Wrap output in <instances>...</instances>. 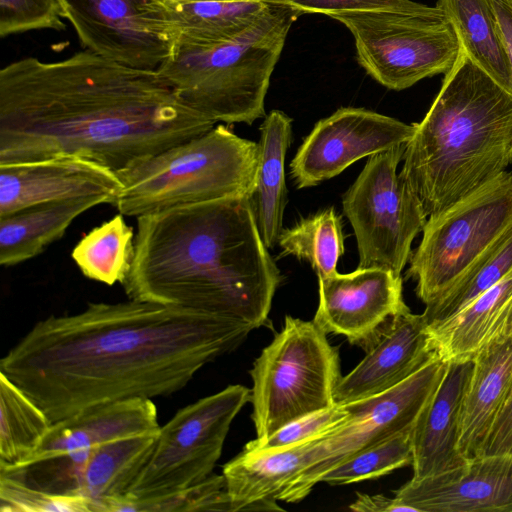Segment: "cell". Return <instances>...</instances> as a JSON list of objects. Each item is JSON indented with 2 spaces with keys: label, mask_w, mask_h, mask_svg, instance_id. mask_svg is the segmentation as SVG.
Instances as JSON below:
<instances>
[{
  "label": "cell",
  "mask_w": 512,
  "mask_h": 512,
  "mask_svg": "<svg viewBox=\"0 0 512 512\" xmlns=\"http://www.w3.org/2000/svg\"><path fill=\"white\" fill-rule=\"evenodd\" d=\"M254 329L180 306L89 303L38 321L1 358L0 372L54 423L101 404L176 393Z\"/></svg>",
  "instance_id": "1"
},
{
  "label": "cell",
  "mask_w": 512,
  "mask_h": 512,
  "mask_svg": "<svg viewBox=\"0 0 512 512\" xmlns=\"http://www.w3.org/2000/svg\"><path fill=\"white\" fill-rule=\"evenodd\" d=\"M215 124L157 70L89 50L56 62L26 57L0 71V164L79 155L118 172Z\"/></svg>",
  "instance_id": "2"
},
{
  "label": "cell",
  "mask_w": 512,
  "mask_h": 512,
  "mask_svg": "<svg viewBox=\"0 0 512 512\" xmlns=\"http://www.w3.org/2000/svg\"><path fill=\"white\" fill-rule=\"evenodd\" d=\"M251 197L182 205L137 217L129 299L180 306L267 326L282 275L268 253Z\"/></svg>",
  "instance_id": "3"
},
{
  "label": "cell",
  "mask_w": 512,
  "mask_h": 512,
  "mask_svg": "<svg viewBox=\"0 0 512 512\" xmlns=\"http://www.w3.org/2000/svg\"><path fill=\"white\" fill-rule=\"evenodd\" d=\"M405 146L400 175L433 216L512 164V92L460 47Z\"/></svg>",
  "instance_id": "4"
},
{
  "label": "cell",
  "mask_w": 512,
  "mask_h": 512,
  "mask_svg": "<svg viewBox=\"0 0 512 512\" xmlns=\"http://www.w3.org/2000/svg\"><path fill=\"white\" fill-rule=\"evenodd\" d=\"M257 168L258 142L220 124L118 171L122 188L114 206L137 218L182 205L251 197Z\"/></svg>",
  "instance_id": "5"
},
{
  "label": "cell",
  "mask_w": 512,
  "mask_h": 512,
  "mask_svg": "<svg viewBox=\"0 0 512 512\" xmlns=\"http://www.w3.org/2000/svg\"><path fill=\"white\" fill-rule=\"evenodd\" d=\"M286 38L199 44L178 38L156 69L190 108L226 124L266 116L265 98Z\"/></svg>",
  "instance_id": "6"
},
{
  "label": "cell",
  "mask_w": 512,
  "mask_h": 512,
  "mask_svg": "<svg viewBox=\"0 0 512 512\" xmlns=\"http://www.w3.org/2000/svg\"><path fill=\"white\" fill-rule=\"evenodd\" d=\"M314 322L286 315L284 326L249 371L257 439L335 404L341 379L338 348Z\"/></svg>",
  "instance_id": "7"
},
{
  "label": "cell",
  "mask_w": 512,
  "mask_h": 512,
  "mask_svg": "<svg viewBox=\"0 0 512 512\" xmlns=\"http://www.w3.org/2000/svg\"><path fill=\"white\" fill-rule=\"evenodd\" d=\"M512 228V173L504 171L442 211L429 216L411 253L408 278L425 304L437 299Z\"/></svg>",
  "instance_id": "8"
},
{
  "label": "cell",
  "mask_w": 512,
  "mask_h": 512,
  "mask_svg": "<svg viewBox=\"0 0 512 512\" xmlns=\"http://www.w3.org/2000/svg\"><path fill=\"white\" fill-rule=\"evenodd\" d=\"M250 400L251 390L235 384L179 409L160 426L153 451L124 498L159 500L208 478L234 418Z\"/></svg>",
  "instance_id": "9"
},
{
  "label": "cell",
  "mask_w": 512,
  "mask_h": 512,
  "mask_svg": "<svg viewBox=\"0 0 512 512\" xmlns=\"http://www.w3.org/2000/svg\"><path fill=\"white\" fill-rule=\"evenodd\" d=\"M332 19L351 32L359 65L390 90L446 74L459 53L458 36L445 16L352 11Z\"/></svg>",
  "instance_id": "10"
},
{
  "label": "cell",
  "mask_w": 512,
  "mask_h": 512,
  "mask_svg": "<svg viewBox=\"0 0 512 512\" xmlns=\"http://www.w3.org/2000/svg\"><path fill=\"white\" fill-rule=\"evenodd\" d=\"M406 144L368 158L343 194L342 207L356 238L358 267L382 268L401 275L411 245L428 216L404 178L397 173Z\"/></svg>",
  "instance_id": "11"
},
{
  "label": "cell",
  "mask_w": 512,
  "mask_h": 512,
  "mask_svg": "<svg viewBox=\"0 0 512 512\" xmlns=\"http://www.w3.org/2000/svg\"><path fill=\"white\" fill-rule=\"evenodd\" d=\"M448 362L437 355L392 389L346 404L348 417L313 444L306 466L284 491L281 501L297 503L334 467L355 453L401 431L414 428L440 385Z\"/></svg>",
  "instance_id": "12"
},
{
  "label": "cell",
  "mask_w": 512,
  "mask_h": 512,
  "mask_svg": "<svg viewBox=\"0 0 512 512\" xmlns=\"http://www.w3.org/2000/svg\"><path fill=\"white\" fill-rule=\"evenodd\" d=\"M87 50L126 66L156 70L179 33L166 0H62Z\"/></svg>",
  "instance_id": "13"
},
{
  "label": "cell",
  "mask_w": 512,
  "mask_h": 512,
  "mask_svg": "<svg viewBox=\"0 0 512 512\" xmlns=\"http://www.w3.org/2000/svg\"><path fill=\"white\" fill-rule=\"evenodd\" d=\"M416 124L365 108L342 107L319 120L290 163L298 189L329 180L364 157L407 144Z\"/></svg>",
  "instance_id": "14"
},
{
  "label": "cell",
  "mask_w": 512,
  "mask_h": 512,
  "mask_svg": "<svg viewBox=\"0 0 512 512\" xmlns=\"http://www.w3.org/2000/svg\"><path fill=\"white\" fill-rule=\"evenodd\" d=\"M319 304L313 322L326 334L343 335L366 349L386 323L407 307L401 275L358 267L318 276Z\"/></svg>",
  "instance_id": "15"
},
{
  "label": "cell",
  "mask_w": 512,
  "mask_h": 512,
  "mask_svg": "<svg viewBox=\"0 0 512 512\" xmlns=\"http://www.w3.org/2000/svg\"><path fill=\"white\" fill-rule=\"evenodd\" d=\"M122 188L117 172L79 155L0 164V217L25 208L99 196L114 205Z\"/></svg>",
  "instance_id": "16"
},
{
  "label": "cell",
  "mask_w": 512,
  "mask_h": 512,
  "mask_svg": "<svg viewBox=\"0 0 512 512\" xmlns=\"http://www.w3.org/2000/svg\"><path fill=\"white\" fill-rule=\"evenodd\" d=\"M366 355L334 392L339 405L380 395L399 385L439 355L423 314L407 306L395 314L365 349Z\"/></svg>",
  "instance_id": "17"
},
{
  "label": "cell",
  "mask_w": 512,
  "mask_h": 512,
  "mask_svg": "<svg viewBox=\"0 0 512 512\" xmlns=\"http://www.w3.org/2000/svg\"><path fill=\"white\" fill-rule=\"evenodd\" d=\"M393 493L412 512H512V455H483Z\"/></svg>",
  "instance_id": "18"
},
{
  "label": "cell",
  "mask_w": 512,
  "mask_h": 512,
  "mask_svg": "<svg viewBox=\"0 0 512 512\" xmlns=\"http://www.w3.org/2000/svg\"><path fill=\"white\" fill-rule=\"evenodd\" d=\"M178 38L192 43L263 42L287 37L298 12L264 0L185 2L166 0Z\"/></svg>",
  "instance_id": "19"
},
{
  "label": "cell",
  "mask_w": 512,
  "mask_h": 512,
  "mask_svg": "<svg viewBox=\"0 0 512 512\" xmlns=\"http://www.w3.org/2000/svg\"><path fill=\"white\" fill-rule=\"evenodd\" d=\"M157 408L152 399L131 398L101 404L51 424L39 448L19 467L34 462L89 451L92 447L132 436L158 433Z\"/></svg>",
  "instance_id": "20"
},
{
  "label": "cell",
  "mask_w": 512,
  "mask_h": 512,
  "mask_svg": "<svg viewBox=\"0 0 512 512\" xmlns=\"http://www.w3.org/2000/svg\"><path fill=\"white\" fill-rule=\"evenodd\" d=\"M473 360L448 362L437 390L421 412L412 431L413 476L440 474L467 461L458 449L460 413Z\"/></svg>",
  "instance_id": "21"
},
{
  "label": "cell",
  "mask_w": 512,
  "mask_h": 512,
  "mask_svg": "<svg viewBox=\"0 0 512 512\" xmlns=\"http://www.w3.org/2000/svg\"><path fill=\"white\" fill-rule=\"evenodd\" d=\"M472 360L458 441L466 461L482 455L486 439L512 394V335L493 338Z\"/></svg>",
  "instance_id": "22"
},
{
  "label": "cell",
  "mask_w": 512,
  "mask_h": 512,
  "mask_svg": "<svg viewBox=\"0 0 512 512\" xmlns=\"http://www.w3.org/2000/svg\"><path fill=\"white\" fill-rule=\"evenodd\" d=\"M319 437L270 452L242 450L227 462L222 474L233 512L283 511L277 500L305 468Z\"/></svg>",
  "instance_id": "23"
},
{
  "label": "cell",
  "mask_w": 512,
  "mask_h": 512,
  "mask_svg": "<svg viewBox=\"0 0 512 512\" xmlns=\"http://www.w3.org/2000/svg\"><path fill=\"white\" fill-rule=\"evenodd\" d=\"M158 434L116 439L72 455L74 494L87 498L93 512L101 511L107 500L125 495L150 457Z\"/></svg>",
  "instance_id": "24"
},
{
  "label": "cell",
  "mask_w": 512,
  "mask_h": 512,
  "mask_svg": "<svg viewBox=\"0 0 512 512\" xmlns=\"http://www.w3.org/2000/svg\"><path fill=\"white\" fill-rule=\"evenodd\" d=\"M430 331L439 355L447 362L472 360L493 338L512 335V272Z\"/></svg>",
  "instance_id": "25"
},
{
  "label": "cell",
  "mask_w": 512,
  "mask_h": 512,
  "mask_svg": "<svg viewBox=\"0 0 512 512\" xmlns=\"http://www.w3.org/2000/svg\"><path fill=\"white\" fill-rule=\"evenodd\" d=\"M292 141V119L272 110L260 127L256 185L251 196L257 226L267 248H273L283 231L287 203L285 158Z\"/></svg>",
  "instance_id": "26"
},
{
  "label": "cell",
  "mask_w": 512,
  "mask_h": 512,
  "mask_svg": "<svg viewBox=\"0 0 512 512\" xmlns=\"http://www.w3.org/2000/svg\"><path fill=\"white\" fill-rule=\"evenodd\" d=\"M107 203L99 196L43 203L0 217V264L10 267L42 253L87 210Z\"/></svg>",
  "instance_id": "27"
},
{
  "label": "cell",
  "mask_w": 512,
  "mask_h": 512,
  "mask_svg": "<svg viewBox=\"0 0 512 512\" xmlns=\"http://www.w3.org/2000/svg\"><path fill=\"white\" fill-rule=\"evenodd\" d=\"M467 56L512 92V73L502 46L490 0H438Z\"/></svg>",
  "instance_id": "28"
},
{
  "label": "cell",
  "mask_w": 512,
  "mask_h": 512,
  "mask_svg": "<svg viewBox=\"0 0 512 512\" xmlns=\"http://www.w3.org/2000/svg\"><path fill=\"white\" fill-rule=\"evenodd\" d=\"M512 272V228L488 248L441 296L422 313L429 329L453 318L480 295Z\"/></svg>",
  "instance_id": "29"
},
{
  "label": "cell",
  "mask_w": 512,
  "mask_h": 512,
  "mask_svg": "<svg viewBox=\"0 0 512 512\" xmlns=\"http://www.w3.org/2000/svg\"><path fill=\"white\" fill-rule=\"evenodd\" d=\"M119 213L85 234L72 250L71 257L88 279L106 284H121L134 257V231Z\"/></svg>",
  "instance_id": "30"
},
{
  "label": "cell",
  "mask_w": 512,
  "mask_h": 512,
  "mask_svg": "<svg viewBox=\"0 0 512 512\" xmlns=\"http://www.w3.org/2000/svg\"><path fill=\"white\" fill-rule=\"evenodd\" d=\"M51 424L44 410L0 372V464H16L31 456Z\"/></svg>",
  "instance_id": "31"
},
{
  "label": "cell",
  "mask_w": 512,
  "mask_h": 512,
  "mask_svg": "<svg viewBox=\"0 0 512 512\" xmlns=\"http://www.w3.org/2000/svg\"><path fill=\"white\" fill-rule=\"evenodd\" d=\"M277 244L283 254L307 261L317 276L332 274L344 253L341 219L326 208L283 229Z\"/></svg>",
  "instance_id": "32"
},
{
  "label": "cell",
  "mask_w": 512,
  "mask_h": 512,
  "mask_svg": "<svg viewBox=\"0 0 512 512\" xmlns=\"http://www.w3.org/2000/svg\"><path fill=\"white\" fill-rule=\"evenodd\" d=\"M412 429L401 431L350 456L321 479L330 485H344L387 475L412 465Z\"/></svg>",
  "instance_id": "33"
},
{
  "label": "cell",
  "mask_w": 512,
  "mask_h": 512,
  "mask_svg": "<svg viewBox=\"0 0 512 512\" xmlns=\"http://www.w3.org/2000/svg\"><path fill=\"white\" fill-rule=\"evenodd\" d=\"M0 511L93 512L90 501L83 496L51 493L4 474H0Z\"/></svg>",
  "instance_id": "34"
},
{
  "label": "cell",
  "mask_w": 512,
  "mask_h": 512,
  "mask_svg": "<svg viewBox=\"0 0 512 512\" xmlns=\"http://www.w3.org/2000/svg\"><path fill=\"white\" fill-rule=\"evenodd\" d=\"M349 415L346 405L334 404L326 409L302 416L265 439L248 442L243 450L270 452L321 436L341 424Z\"/></svg>",
  "instance_id": "35"
},
{
  "label": "cell",
  "mask_w": 512,
  "mask_h": 512,
  "mask_svg": "<svg viewBox=\"0 0 512 512\" xmlns=\"http://www.w3.org/2000/svg\"><path fill=\"white\" fill-rule=\"evenodd\" d=\"M66 10L62 0H0V36L30 30H63Z\"/></svg>",
  "instance_id": "36"
},
{
  "label": "cell",
  "mask_w": 512,
  "mask_h": 512,
  "mask_svg": "<svg viewBox=\"0 0 512 512\" xmlns=\"http://www.w3.org/2000/svg\"><path fill=\"white\" fill-rule=\"evenodd\" d=\"M274 5L288 7L300 15L307 13L324 14L330 18L352 11H391L406 14L445 16L435 6H428L412 0H264Z\"/></svg>",
  "instance_id": "37"
},
{
  "label": "cell",
  "mask_w": 512,
  "mask_h": 512,
  "mask_svg": "<svg viewBox=\"0 0 512 512\" xmlns=\"http://www.w3.org/2000/svg\"><path fill=\"white\" fill-rule=\"evenodd\" d=\"M493 454L512 455V394L497 417L481 456Z\"/></svg>",
  "instance_id": "38"
},
{
  "label": "cell",
  "mask_w": 512,
  "mask_h": 512,
  "mask_svg": "<svg viewBox=\"0 0 512 512\" xmlns=\"http://www.w3.org/2000/svg\"><path fill=\"white\" fill-rule=\"evenodd\" d=\"M499 37L512 73V0H490Z\"/></svg>",
  "instance_id": "39"
},
{
  "label": "cell",
  "mask_w": 512,
  "mask_h": 512,
  "mask_svg": "<svg viewBox=\"0 0 512 512\" xmlns=\"http://www.w3.org/2000/svg\"><path fill=\"white\" fill-rule=\"evenodd\" d=\"M349 509L357 512H397L412 511L410 507L401 504L395 497L382 494L369 495L357 493V498L349 505Z\"/></svg>",
  "instance_id": "40"
},
{
  "label": "cell",
  "mask_w": 512,
  "mask_h": 512,
  "mask_svg": "<svg viewBox=\"0 0 512 512\" xmlns=\"http://www.w3.org/2000/svg\"><path fill=\"white\" fill-rule=\"evenodd\" d=\"M185 2H242V1H256V0H179Z\"/></svg>",
  "instance_id": "41"
}]
</instances>
